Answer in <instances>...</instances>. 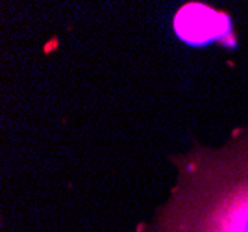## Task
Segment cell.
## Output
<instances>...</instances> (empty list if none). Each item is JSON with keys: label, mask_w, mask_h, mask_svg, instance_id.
<instances>
[{"label": "cell", "mask_w": 248, "mask_h": 232, "mask_svg": "<svg viewBox=\"0 0 248 232\" xmlns=\"http://www.w3.org/2000/svg\"><path fill=\"white\" fill-rule=\"evenodd\" d=\"M191 162L161 229L248 232V132L220 152Z\"/></svg>", "instance_id": "1"}, {"label": "cell", "mask_w": 248, "mask_h": 232, "mask_svg": "<svg viewBox=\"0 0 248 232\" xmlns=\"http://www.w3.org/2000/svg\"><path fill=\"white\" fill-rule=\"evenodd\" d=\"M218 17L220 15L215 11L200 8L198 4H191L189 8H184L180 11L176 26H178V32L189 41H207L220 33L222 24H226V21H218Z\"/></svg>", "instance_id": "2"}]
</instances>
